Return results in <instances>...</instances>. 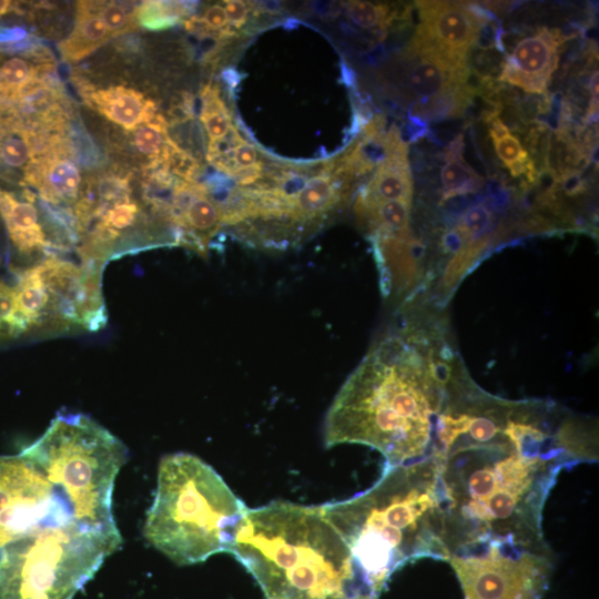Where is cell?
<instances>
[{"label":"cell","instance_id":"27","mask_svg":"<svg viewBox=\"0 0 599 599\" xmlns=\"http://www.w3.org/2000/svg\"><path fill=\"white\" fill-rule=\"evenodd\" d=\"M200 119L210 141L223 138L233 124L229 109L201 113Z\"/></svg>","mask_w":599,"mask_h":599},{"label":"cell","instance_id":"7","mask_svg":"<svg viewBox=\"0 0 599 599\" xmlns=\"http://www.w3.org/2000/svg\"><path fill=\"white\" fill-rule=\"evenodd\" d=\"M121 544L74 520L41 528L0 550V599H73Z\"/></svg>","mask_w":599,"mask_h":599},{"label":"cell","instance_id":"11","mask_svg":"<svg viewBox=\"0 0 599 599\" xmlns=\"http://www.w3.org/2000/svg\"><path fill=\"white\" fill-rule=\"evenodd\" d=\"M413 179L407 159V145L400 141L379 162L369 183L356 201L373 204L385 201H413Z\"/></svg>","mask_w":599,"mask_h":599},{"label":"cell","instance_id":"8","mask_svg":"<svg viewBox=\"0 0 599 599\" xmlns=\"http://www.w3.org/2000/svg\"><path fill=\"white\" fill-rule=\"evenodd\" d=\"M71 520L62 495L24 455H0V550L41 528Z\"/></svg>","mask_w":599,"mask_h":599},{"label":"cell","instance_id":"18","mask_svg":"<svg viewBox=\"0 0 599 599\" xmlns=\"http://www.w3.org/2000/svg\"><path fill=\"white\" fill-rule=\"evenodd\" d=\"M133 131V143L138 151L148 156L153 166L163 165L171 141L164 118L156 114L153 120L139 125Z\"/></svg>","mask_w":599,"mask_h":599},{"label":"cell","instance_id":"4","mask_svg":"<svg viewBox=\"0 0 599 599\" xmlns=\"http://www.w3.org/2000/svg\"><path fill=\"white\" fill-rule=\"evenodd\" d=\"M229 554L265 599H358L348 547L321 506L273 501L246 510ZM370 596V595H369Z\"/></svg>","mask_w":599,"mask_h":599},{"label":"cell","instance_id":"14","mask_svg":"<svg viewBox=\"0 0 599 599\" xmlns=\"http://www.w3.org/2000/svg\"><path fill=\"white\" fill-rule=\"evenodd\" d=\"M93 106L114 123L126 130L154 119L155 104L133 89L111 87L91 94Z\"/></svg>","mask_w":599,"mask_h":599},{"label":"cell","instance_id":"10","mask_svg":"<svg viewBox=\"0 0 599 599\" xmlns=\"http://www.w3.org/2000/svg\"><path fill=\"white\" fill-rule=\"evenodd\" d=\"M566 39L560 31L548 28H540L521 39L504 61L499 80L527 93H545Z\"/></svg>","mask_w":599,"mask_h":599},{"label":"cell","instance_id":"26","mask_svg":"<svg viewBox=\"0 0 599 599\" xmlns=\"http://www.w3.org/2000/svg\"><path fill=\"white\" fill-rule=\"evenodd\" d=\"M31 155V145L27 135L9 134L0 141V159L10 167L26 165Z\"/></svg>","mask_w":599,"mask_h":599},{"label":"cell","instance_id":"3","mask_svg":"<svg viewBox=\"0 0 599 599\" xmlns=\"http://www.w3.org/2000/svg\"><path fill=\"white\" fill-rule=\"evenodd\" d=\"M375 597L388 577L413 558L449 554L434 458L388 466L367 490L321 506Z\"/></svg>","mask_w":599,"mask_h":599},{"label":"cell","instance_id":"32","mask_svg":"<svg viewBox=\"0 0 599 599\" xmlns=\"http://www.w3.org/2000/svg\"><path fill=\"white\" fill-rule=\"evenodd\" d=\"M1 89H2V73H1V68H0V92H1Z\"/></svg>","mask_w":599,"mask_h":599},{"label":"cell","instance_id":"12","mask_svg":"<svg viewBox=\"0 0 599 599\" xmlns=\"http://www.w3.org/2000/svg\"><path fill=\"white\" fill-rule=\"evenodd\" d=\"M0 214L11 244L20 255L29 256L47 246L45 234L38 223V210L30 196L19 201L12 193L0 190Z\"/></svg>","mask_w":599,"mask_h":599},{"label":"cell","instance_id":"30","mask_svg":"<svg viewBox=\"0 0 599 599\" xmlns=\"http://www.w3.org/2000/svg\"><path fill=\"white\" fill-rule=\"evenodd\" d=\"M489 123H490L489 135L491 140L501 139L505 135L510 133L507 125L498 118H495Z\"/></svg>","mask_w":599,"mask_h":599},{"label":"cell","instance_id":"16","mask_svg":"<svg viewBox=\"0 0 599 599\" xmlns=\"http://www.w3.org/2000/svg\"><path fill=\"white\" fill-rule=\"evenodd\" d=\"M463 136H457L445 153L446 163L440 171L443 201L475 193L484 186V179L461 155Z\"/></svg>","mask_w":599,"mask_h":599},{"label":"cell","instance_id":"31","mask_svg":"<svg viewBox=\"0 0 599 599\" xmlns=\"http://www.w3.org/2000/svg\"><path fill=\"white\" fill-rule=\"evenodd\" d=\"M11 3H12L11 1L0 0V14L8 12L11 7Z\"/></svg>","mask_w":599,"mask_h":599},{"label":"cell","instance_id":"33","mask_svg":"<svg viewBox=\"0 0 599 599\" xmlns=\"http://www.w3.org/2000/svg\"><path fill=\"white\" fill-rule=\"evenodd\" d=\"M362 599H370V598H368V597H364V598H362Z\"/></svg>","mask_w":599,"mask_h":599},{"label":"cell","instance_id":"21","mask_svg":"<svg viewBox=\"0 0 599 599\" xmlns=\"http://www.w3.org/2000/svg\"><path fill=\"white\" fill-rule=\"evenodd\" d=\"M348 19L359 28H378L385 30L394 20L395 13L386 4H375L368 1H347L344 3Z\"/></svg>","mask_w":599,"mask_h":599},{"label":"cell","instance_id":"24","mask_svg":"<svg viewBox=\"0 0 599 599\" xmlns=\"http://www.w3.org/2000/svg\"><path fill=\"white\" fill-rule=\"evenodd\" d=\"M3 93H11L16 98L18 91L31 79L33 70L31 65L19 57H12L6 60L1 67Z\"/></svg>","mask_w":599,"mask_h":599},{"label":"cell","instance_id":"1","mask_svg":"<svg viewBox=\"0 0 599 599\" xmlns=\"http://www.w3.org/2000/svg\"><path fill=\"white\" fill-rule=\"evenodd\" d=\"M593 435L541 400L510 402L471 384L449 397L432 450L450 556L491 544L547 550L541 509L570 460L593 458Z\"/></svg>","mask_w":599,"mask_h":599},{"label":"cell","instance_id":"20","mask_svg":"<svg viewBox=\"0 0 599 599\" xmlns=\"http://www.w3.org/2000/svg\"><path fill=\"white\" fill-rule=\"evenodd\" d=\"M185 13V4L182 2L146 1L135 10L136 21L154 31L173 27Z\"/></svg>","mask_w":599,"mask_h":599},{"label":"cell","instance_id":"15","mask_svg":"<svg viewBox=\"0 0 599 599\" xmlns=\"http://www.w3.org/2000/svg\"><path fill=\"white\" fill-rule=\"evenodd\" d=\"M111 35L102 20L84 2H79L74 29L60 43V50L64 59L77 61L101 47Z\"/></svg>","mask_w":599,"mask_h":599},{"label":"cell","instance_id":"5","mask_svg":"<svg viewBox=\"0 0 599 599\" xmlns=\"http://www.w3.org/2000/svg\"><path fill=\"white\" fill-rule=\"evenodd\" d=\"M247 508L223 478L187 453L164 456L145 539L173 562L187 566L229 552Z\"/></svg>","mask_w":599,"mask_h":599},{"label":"cell","instance_id":"9","mask_svg":"<svg viewBox=\"0 0 599 599\" xmlns=\"http://www.w3.org/2000/svg\"><path fill=\"white\" fill-rule=\"evenodd\" d=\"M420 23L416 35L447 59L467 64L469 49L490 22L487 11L467 2L418 1Z\"/></svg>","mask_w":599,"mask_h":599},{"label":"cell","instance_id":"17","mask_svg":"<svg viewBox=\"0 0 599 599\" xmlns=\"http://www.w3.org/2000/svg\"><path fill=\"white\" fill-rule=\"evenodd\" d=\"M37 182L45 200L72 202L78 197L81 175L71 161L53 158L42 163Z\"/></svg>","mask_w":599,"mask_h":599},{"label":"cell","instance_id":"29","mask_svg":"<svg viewBox=\"0 0 599 599\" xmlns=\"http://www.w3.org/2000/svg\"><path fill=\"white\" fill-rule=\"evenodd\" d=\"M233 161L237 170L247 169L260 162L258 153L252 144L243 140L233 150Z\"/></svg>","mask_w":599,"mask_h":599},{"label":"cell","instance_id":"13","mask_svg":"<svg viewBox=\"0 0 599 599\" xmlns=\"http://www.w3.org/2000/svg\"><path fill=\"white\" fill-rule=\"evenodd\" d=\"M343 185L329 174H319L305 182L293 201L295 225L300 229L317 225L344 200Z\"/></svg>","mask_w":599,"mask_h":599},{"label":"cell","instance_id":"2","mask_svg":"<svg viewBox=\"0 0 599 599\" xmlns=\"http://www.w3.org/2000/svg\"><path fill=\"white\" fill-rule=\"evenodd\" d=\"M465 372L443 321L410 317L372 347L336 394L325 446L365 445L388 466L428 457L449 388Z\"/></svg>","mask_w":599,"mask_h":599},{"label":"cell","instance_id":"22","mask_svg":"<svg viewBox=\"0 0 599 599\" xmlns=\"http://www.w3.org/2000/svg\"><path fill=\"white\" fill-rule=\"evenodd\" d=\"M26 335L16 306L13 285L0 278V344Z\"/></svg>","mask_w":599,"mask_h":599},{"label":"cell","instance_id":"25","mask_svg":"<svg viewBox=\"0 0 599 599\" xmlns=\"http://www.w3.org/2000/svg\"><path fill=\"white\" fill-rule=\"evenodd\" d=\"M164 165L187 183H196V179L201 173L200 163L192 155L180 149L172 140L169 143Z\"/></svg>","mask_w":599,"mask_h":599},{"label":"cell","instance_id":"28","mask_svg":"<svg viewBox=\"0 0 599 599\" xmlns=\"http://www.w3.org/2000/svg\"><path fill=\"white\" fill-rule=\"evenodd\" d=\"M229 20V24L237 30L246 23L247 16L251 12L252 2L242 0H227L223 2Z\"/></svg>","mask_w":599,"mask_h":599},{"label":"cell","instance_id":"23","mask_svg":"<svg viewBox=\"0 0 599 599\" xmlns=\"http://www.w3.org/2000/svg\"><path fill=\"white\" fill-rule=\"evenodd\" d=\"M84 6L102 20L112 35L134 28L133 13L126 6L113 1L84 2Z\"/></svg>","mask_w":599,"mask_h":599},{"label":"cell","instance_id":"6","mask_svg":"<svg viewBox=\"0 0 599 599\" xmlns=\"http://www.w3.org/2000/svg\"><path fill=\"white\" fill-rule=\"evenodd\" d=\"M21 454L62 495L78 525L122 538L112 495L128 449L118 437L87 415L60 413Z\"/></svg>","mask_w":599,"mask_h":599},{"label":"cell","instance_id":"19","mask_svg":"<svg viewBox=\"0 0 599 599\" xmlns=\"http://www.w3.org/2000/svg\"><path fill=\"white\" fill-rule=\"evenodd\" d=\"M499 160L509 170L511 176L525 175L528 183L536 182L537 172L534 162L518 138L507 134L501 139L493 140Z\"/></svg>","mask_w":599,"mask_h":599}]
</instances>
